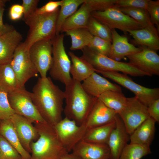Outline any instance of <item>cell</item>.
Instances as JSON below:
<instances>
[{
    "instance_id": "10",
    "label": "cell",
    "mask_w": 159,
    "mask_h": 159,
    "mask_svg": "<svg viewBox=\"0 0 159 159\" xmlns=\"http://www.w3.org/2000/svg\"><path fill=\"white\" fill-rule=\"evenodd\" d=\"M10 63L16 74L19 88L24 87L30 79L37 76L38 72L31 59L29 49L23 42L16 48Z\"/></svg>"
},
{
    "instance_id": "22",
    "label": "cell",
    "mask_w": 159,
    "mask_h": 159,
    "mask_svg": "<svg viewBox=\"0 0 159 159\" xmlns=\"http://www.w3.org/2000/svg\"><path fill=\"white\" fill-rule=\"evenodd\" d=\"M22 39L21 34L15 29L0 36V63L11 61Z\"/></svg>"
},
{
    "instance_id": "33",
    "label": "cell",
    "mask_w": 159,
    "mask_h": 159,
    "mask_svg": "<svg viewBox=\"0 0 159 159\" xmlns=\"http://www.w3.org/2000/svg\"><path fill=\"white\" fill-rule=\"evenodd\" d=\"M87 29L93 36L100 37L112 43L111 30L91 16L88 21Z\"/></svg>"
},
{
    "instance_id": "15",
    "label": "cell",
    "mask_w": 159,
    "mask_h": 159,
    "mask_svg": "<svg viewBox=\"0 0 159 159\" xmlns=\"http://www.w3.org/2000/svg\"><path fill=\"white\" fill-rule=\"evenodd\" d=\"M115 121V127L112 131L107 143L110 151L109 159H119L122 150L130 140V135L118 114Z\"/></svg>"
},
{
    "instance_id": "41",
    "label": "cell",
    "mask_w": 159,
    "mask_h": 159,
    "mask_svg": "<svg viewBox=\"0 0 159 159\" xmlns=\"http://www.w3.org/2000/svg\"><path fill=\"white\" fill-rule=\"evenodd\" d=\"M63 0L60 1H50L42 7L37 8L35 13L42 14L53 12L62 5Z\"/></svg>"
},
{
    "instance_id": "40",
    "label": "cell",
    "mask_w": 159,
    "mask_h": 159,
    "mask_svg": "<svg viewBox=\"0 0 159 159\" xmlns=\"http://www.w3.org/2000/svg\"><path fill=\"white\" fill-rule=\"evenodd\" d=\"M150 0H117L115 6L118 8H139L146 9Z\"/></svg>"
},
{
    "instance_id": "42",
    "label": "cell",
    "mask_w": 159,
    "mask_h": 159,
    "mask_svg": "<svg viewBox=\"0 0 159 159\" xmlns=\"http://www.w3.org/2000/svg\"><path fill=\"white\" fill-rule=\"evenodd\" d=\"M39 0H23L21 5L24 10L23 19L34 13L37 8Z\"/></svg>"
},
{
    "instance_id": "12",
    "label": "cell",
    "mask_w": 159,
    "mask_h": 159,
    "mask_svg": "<svg viewBox=\"0 0 159 159\" xmlns=\"http://www.w3.org/2000/svg\"><path fill=\"white\" fill-rule=\"evenodd\" d=\"M56 132L67 152L70 153L82 140L87 129L84 123L77 125L75 121L65 117L54 126Z\"/></svg>"
},
{
    "instance_id": "45",
    "label": "cell",
    "mask_w": 159,
    "mask_h": 159,
    "mask_svg": "<svg viewBox=\"0 0 159 159\" xmlns=\"http://www.w3.org/2000/svg\"><path fill=\"white\" fill-rule=\"evenodd\" d=\"M4 10V7L0 8V36L14 29L12 26L4 24L3 17Z\"/></svg>"
},
{
    "instance_id": "18",
    "label": "cell",
    "mask_w": 159,
    "mask_h": 159,
    "mask_svg": "<svg viewBox=\"0 0 159 159\" xmlns=\"http://www.w3.org/2000/svg\"><path fill=\"white\" fill-rule=\"evenodd\" d=\"M72 153L81 159H109L110 151L107 144L81 140L74 146Z\"/></svg>"
},
{
    "instance_id": "25",
    "label": "cell",
    "mask_w": 159,
    "mask_h": 159,
    "mask_svg": "<svg viewBox=\"0 0 159 159\" xmlns=\"http://www.w3.org/2000/svg\"><path fill=\"white\" fill-rule=\"evenodd\" d=\"M91 13L84 2L78 10L64 21L61 26L60 33L77 29L87 28Z\"/></svg>"
},
{
    "instance_id": "31",
    "label": "cell",
    "mask_w": 159,
    "mask_h": 159,
    "mask_svg": "<svg viewBox=\"0 0 159 159\" xmlns=\"http://www.w3.org/2000/svg\"><path fill=\"white\" fill-rule=\"evenodd\" d=\"M56 24V35L60 33L61 26L64 21L74 14L85 0H62Z\"/></svg>"
},
{
    "instance_id": "35",
    "label": "cell",
    "mask_w": 159,
    "mask_h": 159,
    "mask_svg": "<svg viewBox=\"0 0 159 159\" xmlns=\"http://www.w3.org/2000/svg\"><path fill=\"white\" fill-rule=\"evenodd\" d=\"M0 159H22L16 150L0 135Z\"/></svg>"
},
{
    "instance_id": "5",
    "label": "cell",
    "mask_w": 159,
    "mask_h": 159,
    "mask_svg": "<svg viewBox=\"0 0 159 159\" xmlns=\"http://www.w3.org/2000/svg\"><path fill=\"white\" fill-rule=\"evenodd\" d=\"M81 57L89 62L97 70L104 72H121L134 77L148 76L129 62H121L101 54L86 47L82 50Z\"/></svg>"
},
{
    "instance_id": "16",
    "label": "cell",
    "mask_w": 159,
    "mask_h": 159,
    "mask_svg": "<svg viewBox=\"0 0 159 159\" xmlns=\"http://www.w3.org/2000/svg\"><path fill=\"white\" fill-rule=\"evenodd\" d=\"M10 119L22 146L29 153H31L32 141L38 135L36 127L32 124V122L16 113L12 115Z\"/></svg>"
},
{
    "instance_id": "34",
    "label": "cell",
    "mask_w": 159,
    "mask_h": 159,
    "mask_svg": "<svg viewBox=\"0 0 159 159\" xmlns=\"http://www.w3.org/2000/svg\"><path fill=\"white\" fill-rule=\"evenodd\" d=\"M118 8L123 13L141 24L143 27L151 24L149 14L146 9L139 8Z\"/></svg>"
},
{
    "instance_id": "4",
    "label": "cell",
    "mask_w": 159,
    "mask_h": 159,
    "mask_svg": "<svg viewBox=\"0 0 159 159\" xmlns=\"http://www.w3.org/2000/svg\"><path fill=\"white\" fill-rule=\"evenodd\" d=\"M59 9L49 13H34L23 19L29 27L26 38L23 42L29 49L35 42L42 40H52L56 35V24Z\"/></svg>"
},
{
    "instance_id": "21",
    "label": "cell",
    "mask_w": 159,
    "mask_h": 159,
    "mask_svg": "<svg viewBox=\"0 0 159 159\" xmlns=\"http://www.w3.org/2000/svg\"><path fill=\"white\" fill-rule=\"evenodd\" d=\"M111 47L108 57L117 60L137 53L142 50L129 42L127 38L120 35L115 29L111 30Z\"/></svg>"
},
{
    "instance_id": "3",
    "label": "cell",
    "mask_w": 159,
    "mask_h": 159,
    "mask_svg": "<svg viewBox=\"0 0 159 159\" xmlns=\"http://www.w3.org/2000/svg\"><path fill=\"white\" fill-rule=\"evenodd\" d=\"M39 138L30 145V159H60L68 153L59 140L54 126L45 122H35Z\"/></svg>"
},
{
    "instance_id": "37",
    "label": "cell",
    "mask_w": 159,
    "mask_h": 159,
    "mask_svg": "<svg viewBox=\"0 0 159 159\" xmlns=\"http://www.w3.org/2000/svg\"><path fill=\"white\" fill-rule=\"evenodd\" d=\"M15 113L9 103L8 94L0 91V120L9 119Z\"/></svg>"
},
{
    "instance_id": "6",
    "label": "cell",
    "mask_w": 159,
    "mask_h": 159,
    "mask_svg": "<svg viewBox=\"0 0 159 159\" xmlns=\"http://www.w3.org/2000/svg\"><path fill=\"white\" fill-rule=\"evenodd\" d=\"M64 39V34H60L52 39V62L49 73L52 78L65 85L72 78L70 72L71 61L66 52Z\"/></svg>"
},
{
    "instance_id": "28",
    "label": "cell",
    "mask_w": 159,
    "mask_h": 159,
    "mask_svg": "<svg viewBox=\"0 0 159 159\" xmlns=\"http://www.w3.org/2000/svg\"><path fill=\"white\" fill-rule=\"evenodd\" d=\"M10 62L0 63V91L7 94L19 88L16 74Z\"/></svg>"
},
{
    "instance_id": "27",
    "label": "cell",
    "mask_w": 159,
    "mask_h": 159,
    "mask_svg": "<svg viewBox=\"0 0 159 159\" xmlns=\"http://www.w3.org/2000/svg\"><path fill=\"white\" fill-rule=\"evenodd\" d=\"M116 126L115 121L87 129L82 140L93 143H107L110 135Z\"/></svg>"
},
{
    "instance_id": "30",
    "label": "cell",
    "mask_w": 159,
    "mask_h": 159,
    "mask_svg": "<svg viewBox=\"0 0 159 159\" xmlns=\"http://www.w3.org/2000/svg\"><path fill=\"white\" fill-rule=\"evenodd\" d=\"M66 33L71 39V45L69 48L71 50H82L88 47L93 36L87 28L69 30Z\"/></svg>"
},
{
    "instance_id": "29",
    "label": "cell",
    "mask_w": 159,
    "mask_h": 159,
    "mask_svg": "<svg viewBox=\"0 0 159 159\" xmlns=\"http://www.w3.org/2000/svg\"><path fill=\"white\" fill-rule=\"evenodd\" d=\"M106 106L119 114L124 108L127 101L122 92L114 91L105 92L98 97Z\"/></svg>"
},
{
    "instance_id": "23",
    "label": "cell",
    "mask_w": 159,
    "mask_h": 159,
    "mask_svg": "<svg viewBox=\"0 0 159 159\" xmlns=\"http://www.w3.org/2000/svg\"><path fill=\"white\" fill-rule=\"evenodd\" d=\"M156 122L149 117L130 135V143L150 147L155 135Z\"/></svg>"
},
{
    "instance_id": "19",
    "label": "cell",
    "mask_w": 159,
    "mask_h": 159,
    "mask_svg": "<svg viewBox=\"0 0 159 159\" xmlns=\"http://www.w3.org/2000/svg\"><path fill=\"white\" fill-rule=\"evenodd\" d=\"M81 84L88 94L97 98L103 93L108 91L122 92L120 86L110 82L96 72L84 80Z\"/></svg>"
},
{
    "instance_id": "2",
    "label": "cell",
    "mask_w": 159,
    "mask_h": 159,
    "mask_svg": "<svg viewBox=\"0 0 159 159\" xmlns=\"http://www.w3.org/2000/svg\"><path fill=\"white\" fill-rule=\"evenodd\" d=\"M64 92L66 105L63 112L65 117L80 125L86 119L97 98L88 94L81 82L72 79L65 85Z\"/></svg>"
},
{
    "instance_id": "8",
    "label": "cell",
    "mask_w": 159,
    "mask_h": 159,
    "mask_svg": "<svg viewBox=\"0 0 159 159\" xmlns=\"http://www.w3.org/2000/svg\"><path fill=\"white\" fill-rule=\"evenodd\" d=\"M10 104L15 113L27 118L32 122H47L41 116L32 99V93L24 86L8 94Z\"/></svg>"
},
{
    "instance_id": "38",
    "label": "cell",
    "mask_w": 159,
    "mask_h": 159,
    "mask_svg": "<svg viewBox=\"0 0 159 159\" xmlns=\"http://www.w3.org/2000/svg\"><path fill=\"white\" fill-rule=\"evenodd\" d=\"M117 0H85L86 4L91 13L101 11L115 6Z\"/></svg>"
},
{
    "instance_id": "47",
    "label": "cell",
    "mask_w": 159,
    "mask_h": 159,
    "mask_svg": "<svg viewBox=\"0 0 159 159\" xmlns=\"http://www.w3.org/2000/svg\"><path fill=\"white\" fill-rule=\"evenodd\" d=\"M8 1L6 0H0V8L4 7L5 4Z\"/></svg>"
},
{
    "instance_id": "1",
    "label": "cell",
    "mask_w": 159,
    "mask_h": 159,
    "mask_svg": "<svg viewBox=\"0 0 159 159\" xmlns=\"http://www.w3.org/2000/svg\"><path fill=\"white\" fill-rule=\"evenodd\" d=\"M32 91L33 102L47 122L54 126L62 119L64 92L50 77H39Z\"/></svg>"
},
{
    "instance_id": "20",
    "label": "cell",
    "mask_w": 159,
    "mask_h": 159,
    "mask_svg": "<svg viewBox=\"0 0 159 159\" xmlns=\"http://www.w3.org/2000/svg\"><path fill=\"white\" fill-rule=\"evenodd\" d=\"M159 32L152 24L141 29L127 31L132 36L135 44L156 52L159 49Z\"/></svg>"
},
{
    "instance_id": "17",
    "label": "cell",
    "mask_w": 159,
    "mask_h": 159,
    "mask_svg": "<svg viewBox=\"0 0 159 159\" xmlns=\"http://www.w3.org/2000/svg\"><path fill=\"white\" fill-rule=\"evenodd\" d=\"M118 114L97 98L84 123L87 129L104 125L115 121Z\"/></svg>"
},
{
    "instance_id": "26",
    "label": "cell",
    "mask_w": 159,
    "mask_h": 159,
    "mask_svg": "<svg viewBox=\"0 0 159 159\" xmlns=\"http://www.w3.org/2000/svg\"><path fill=\"white\" fill-rule=\"evenodd\" d=\"M68 54L72 62L70 72L73 80L81 82L95 72L92 66L84 59L71 51Z\"/></svg>"
},
{
    "instance_id": "11",
    "label": "cell",
    "mask_w": 159,
    "mask_h": 159,
    "mask_svg": "<svg viewBox=\"0 0 159 159\" xmlns=\"http://www.w3.org/2000/svg\"><path fill=\"white\" fill-rule=\"evenodd\" d=\"M118 115L130 135L149 117L147 107L135 96L127 97L125 105Z\"/></svg>"
},
{
    "instance_id": "7",
    "label": "cell",
    "mask_w": 159,
    "mask_h": 159,
    "mask_svg": "<svg viewBox=\"0 0 159 159\" xmlns=\"http://www.w3.org/2000/svg\"><path fill=\"white\" fill-rule=\"evenodd\" d=\"M91 16L110 30L119 29L125 33L143 28L140 24L125 14L115 6L101 11H95Z\"/></svg>"
},
{
    "instance_id": "9",
    "label": "cell",
    "mask_w": 159,
    "mask_h": 159,
    "mask_svg": "<svg viewBox=\"0 0 159 159\" xmlns=\"http://www.w3.org/2000/svg\"><path fill=\"white\" fill-rule=\"evenodd\" d=\"M104 77L110 79L132 92L135 97L148 107L153 101L159 99V88H148L135 82L127 75L119 72L95 70Z\"/></svg>"
},
{
    "instance_id": "46",
    "label": "cell",
    "mask_w": 159,
    "mask_h": 159,
    "mask_svg": "<svg viewBox=\"0 0 159 159\" xmlns=\"http://www.w3.org/2000/svg\"><path fill=\"white\" fill-rule=\"evenodd\" d=\"M60 159H81L78 156L72 153H67L64 154Z\"/></svg>"
},
{
    "instance_id": "44",
    "label": "cell",
    "mask_w": 159,
    "mask_h": 159,
    "mask_svg": "<svg viewBox=\"0 0 159 159\" xmlns=\"http://www.w3.org/2000/svg\"><path fill=\"white\" fill-rule=\"evenodd\" d=\"M9 16L12 20L16 21L20 19L24 14V10L21 5L15 4L10 7L9 11Z\"/></svg>"
},
{
    "instance_id": "24",
    "label": "cell",
    "mask_w": 159,
    "mask_h": 159,
    "mask_svg": "<svg viewBox=\"0 0 159 159\" xmlns=\"http://www.w3.org/2000/svg\"><path fill=\"white\" fill-rule=\"evenodd\" d=\"M0 121V135L16 150L22 159H30L31 155L21 144L10 119Z\"/></svg>"
},
{
    "instance_id": "14",
    "label": "cell",
    "mask_w": 159,
    "mask_h": 159,
    "mask_svg": "<svg viewBox=\"0 0 159 159\" xmlns=\"http://www.w3.org/2000/svg\"><path fill=\"white\" fill-rule=\"evenodd\" d=\"M141 50L127 56L129 63L150 77L159 75V56L157 52L141 47Z\"/></svg>"
},
{
    "instance_id": "39",
    "label": "cell",
    "mask_w": 159,
    "mask_h": 159,
    "mask_svg": "<svg viewBox=\"0 0 159 159\" xmlns=\"http://www.w3.org/2000/svg\"><path fill=\"white\" fill-rule=\"evenodd\" d=\"M151 23L156 25L159 31V0H150L146 8Z\"/></svg>"
},
{
    "instance_id": "13",
    "label": "cell",
    "mask_w": 159,
    "mask_h": 159,
    "mask_svg": "<svg viewBox=\"0 0 159 159\" xmlns=\"http://www.w3.org/2000/svg\"><path fill=\"white\" fill-rule=\"evenodd\" d=\"M31 59L42 78H46L52 62V40L37 41L29 49Z\"/></svg>"
},
{
    "instance_id": "32",
    "label": "cell",
    "mask_w": 159,
    "mask_h": 159,
    "mask_svg": "<svg viewBox=\"0 0 159 159\" xmlns=\"http://www.w3.org/2000/svg\"><path fill=\"white\" fill-rule=\"evenodd\" d=\"M151 153L150 147L130 143L125 146L119 159H141Z\"/></svg>"
},
{
    "instance_id": "36",
    "label": "cell",
    "mask_w": 159,
    "mask_h": 159,
    "mask_svg": "<svg viewBox=\"0 0 159 159\" xmlns=\"http://www.w3.org/2000/svg\"><path fill=\"white\" fill-rule=\"evenodd\" d=\"M111 43L100 37L93 36L87 47L101 54L108 57Z\"/></svg>"
},
{
    "instance_id": "43",
    "label": "cell",
    "mask_w": 159,
    "mask_h": 159,
    "mask_svg": "<svg viewBox=\"0 0 159 159\" xmlns=\"http://www.w3.org/2000/svg\"><path fill=\"white\" fill-rule=\"evenodd\" d=\"M149 116L156 122H159V99L153 101L147 107Z\"/></svg>"
}]
</instances>
